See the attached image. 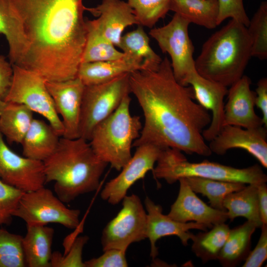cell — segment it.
<instances>
[{
	"label": "cell",
	"instance_id": "cell-17",
	"mask_svg": "<svg viewBox=\"0 0 267 267\" xmlns=\"http://www.w3.org/2000/svg\"><path fill=\"white\" fill-rule=\"evenodd\" d=\"M178 181L179 191L167 215L170 218L181 222H197L210 228L228 220L226 211L215 209L206 204L196 195L183 178Z\"/></svg>",
	"mask_w": 267,
	"mask_h": 267
},
{
	"label": "cell",
	"instance_id": "cell-1",
	"mask_svg": "<svg viewBox=\"0 0 267 267\" xmlns=\"http://www.w3.org/2000/svg\"><path fill=\"white\" fill-rule=\"evenodd\" d=\"M129 83L131 93L144 116L139 136L133 146L150 144L188 154H212L202 135L210 124L211 114L195 101L190 86H183L176 80L167 57L156 70L130 73Z\"/></svg>",
	"mask_w": 267,
	"mask_h": 267
},
{
	"label": "cell",
	"instance_id": "cell-34",
	"mask_svg": "<svg viewBox=\"0 0 267 267\" xmlns=\"http://www.w3.org/2000/svg\"><path fill=\"white\" fill-rule=\"evenodd\" d=\"M171 0H128L138 25L152 28L170 10Z\"/></svg>",
	"mask_w": 267,
	"mask_h": 267
},
{
	"label": "cell",
	"instance_id": "cell-40",
	"mask_svg": "<svg viewBox=\"0 0 267 267\" xmlns=\"http://www.w3.org/2000/svg\"><path fill=\"white\" fill-rule=\"evenodd\" d=\"M258 242L244 261L243 267H260L267 258V224H262Z\"/></svg>",
	"mask_w": 267,
	"mask_h": 267
},
{
	"label": "cell",
	"instance_id": "cell-36",
	"mask_svg": "<svg viewBox=\"0 0 267 267\" xmlns=\"http://www.w3.org/2000/svg\"><path fill=\"white\" fill-rule=\"evenodd\" d=\"M24 193L0 178V225L10 224L14 213Z\"/></svg>",
	"mask_w": 267,
	"mask_h": 267
},
{
	"label": "cell",
	"instance_id": "cell-10",
	"mask_svg": "<svg viewBox=\"0 0 267 267\" xmlns=\"http://www.w3.org/2000/svg\"><path fill=\"white\" fill-rule=\"evenodd\" d=\"M122 208L103 228L101 237L103 251L117 249L127 251L132 243L146 238L147 213L139 197L126 195Z\"/></svg>",
	"mask_w": 267,
	"mask_h": 267
},
{
	"label": "cell",
	"instance_id": "cell-2",
	"mask_svg": "<svg viewBox=\"0 0 267 267\" xmlns=\"http://www.w3.org/2000/svg\"><path fill=\"white\" fill-rule=\"evenodd\" d=\"M29 43L17 65L46 81L77 77L87 35L83 0H11ZM16 65V64H15Z\"/></svg>",
	"mask_w": 267,
	"mask_h": 267
},
{
	"label": "cell",
	"instance_id": "cell-6",
	"mask_svg": "<svg viewBox=\"0 0 267 267\" xmlns=\"http://www.w3.org/2000/svg\"><path fill=\"white\" fill-rule=\"evenodd\" d=\"M152 173L158 179L169 184L181 178L197 177L245 184L266 183L267 175L261 166L255 164L236 168L205 160L199 163L189 162L180 150L172 148L162 149Z\"/></svg>",
	"mask_w": 267,
	"mask_h": 267
},
{
	"label": "cell",
	"instance_id": "cell-38",
	"mask_svg": "<svg viewBox=\"0 0 267 267\" xmlns=\"http://www.w3.org/2000/svg\"><path fill=\"white\" fill-rule=\"evenodd\" d=\"M218 26L228 18L242 23L246 27L248 26L250 19L244 7L243 0H218Z\"/></svg>",
	"mask_w": 267,
	"mask_h": 267
},
{
	"label": "cell",
	"instance_id": "cell-37",
	"mask_svg": "<svg viewBox=\"0 0 267 267\" xmlns=\"http://www.w3.org/2000/svg\"><path fill=\"white\" fill-rule=\"evenodd\" d=\"M88 240L87 236L78 237L64 255L58 252L52 253L51 267H86L82 255L83 247Z\"/></svg>",
	"mask_w": 267,
	"mask_h": 267
},
{
	"label": "cell",
	"instance_id": "cell-18",
	"mask_svg": "<svg viewBox=\"0 0 267 267\" xmlns=\"http://www.w3.org/2000/svg\"><path fill=\"white\" fill-rule=\"evenodd\" d=\"M144 205L147 213L146 238L150 243V256L153 260L158 255L156 243L161 238L175 235L179 238L183 245L187 246L188 240H192L194 235L189 230H207L208 227L203 224L195 222H179L163 214L161 206L155 204L148 197L144 200Z\"/></svg>",
	"mask_w": 267,
	"mask_h": 267
},
{
	"label": "cell",
	"instance_id": "cell-12",
	"mask_svg": "<svg viewBox=\"0 0 267 267\" xmlns=\"http://www.w3.org/2000/svg\"><path fill=\"white\" fill-rule=\"evenodd\" d=\"M0 178L25 192L37 190L46 184L43 162L21 156L13 151L0 133Z\"/></svg>",
	"mask_w": 267,
	"mask_h": 267
},
{
	"label": "cell",
	"instance_id": "cell-41",
	"mask_svg": "<svg viewBox=\"0 0 267 267\" xmlns=\"http://www.w3.org/2000/svg\"><path fill=\"white\" fill-rule=\"evenodd\" d=\"M13 77L12 65L0 54V100H3L11 85Z\"/></svg>",
	"mask_w": 267,
	"mask_h": 267
},
{
	"label": "cell",
	"instance_id": "cell-23",
	"mask_svg": "<svg viewBox=\"0 0 267 267\" xmlns=\"http://www.w3.org/2000/svg\"><path fill=\"white\" fill-rule=\"evenodd\" d=\"M54 229L47 225H27L22 247L26 266L51 267Z\"/></svg>",
	"mask_w": 267,
	"mask_h": 267
},
{
	"label": "cell",
	"instance_id": "cell-42",
	"mask_svg": "<svg viewBox=\"0 0 267 267\" xmlns=\"http://www.w3.org/2000/svg\"><path fill=\"white\" fill-rule=\"evenodd\" d=\"M255 106L261 111L265 127H267V78L259 80L256 89Z\"/></svg>",
	"mask_w": 267,
	"mask_h": 267
},
{
	"label": "cell",
	"instance_id": "cell-5",
	"mask_svg": "<svg viewBox=\"0 0 267 267\" xmlns=\"http://www.w3.org/2000/svg\"><path fill=\"white\" fill-rule=\"evenodd\" d=\"M131 102L128 94L112 114L94 128L89 140L98 158L118 171L132 158L133 143L142 127L139 116L131 114Z\"/></svg>",
	"mask_w": 267,
	"mask_h": 267
},
{
	"label": "cell",
	"instance_id": "cell-29",
	"mask_svg": "<svg viewBox=\"0 0 267 267\" xmlns=\"http://www.w3.org/2000/svg\"><path fill=\"white\" fill-rule=\"evenodd\" d=\"M149 41L143 26L138 25L135 29L122 35L118 47L124 53L140 60L143 70H154L158 68L162 59L151 48Z\"/></svg>",
	"mask_w": 267,
	"mask_h": 267
},
{
	"label": "cell",
	"instance_id": "cell-27",
	"mask_svg": "<svg viewBox=\"0 0 267 267\" xmlns=\"http://www.w3.org/2000/svg\"><path fill=\"white\" fill-rule=\"evenodd\" d=\"M258 184H249L226 196L223 206L231 222L241 217L254 222L258 227H261L263 223L259 209Z\"/></svg>",
	"mask_w": 267,
	"mask_h": 267
},
{
	"label": "cell",
	"instance_id": "cell-39",
	"mask_svg": "<svg viewBox=\"0 0 267 267\" xmlns=\"http://www.w3.org/2000/svg\"><path fill=\"white\" fill-rule=\"evenodd\" d=\"M97 257L84 262L86 267H127L126 251L109 249Z\"/></svg>",
	"mask_w": 267,
	"mask_h": 267
},
{
	"label": "cell",
	"instance_id": "cell-28",
	"mask_svg": "<svg viewBox=\"0 0 267 267\" xmlns=\"http://www.w3.org/2000/svg\"><path fill=\"white\" fill-rule=\"evenodd\" d=\"M170 10L179 14L190 23L208 29L218 26V0H171Z\"/></svg>",
	"mask_w": 267,
	"mask_h": 267
},
{
	"label": "cell",
	"instance_id": "cell-30",
	"mask_svg": "<svg viewBox=\"0 0 267 267\" xmlns=\"http://www.w3.org/2000/svg\"><path fill=\"white\" fill-rule=\"evenodd\" d=\"M209 230L194 235L191 249L204 263L218 260L230 228L225 222L214 225Z\"/></svg>",
	"mask_w": 267,
	"mask_h": 267
},
{
	"label": "cell",
	"instance_id": "cell-14",
	"mask_svg": "<svg viewBox=\"0 0 267 267\" xmlns=\"http://www.w3.org/2000/svg\"><path fill=\"white\" fill-rule=\"evenodd\" d=\"M58 114L62 117V137H80L79 128L82 100L85 86L78 77L62 81H46Z\"/></svg>",
	"mask_w": 267,
	"mask_h": 267
},
{
	"label": "cell",
	"instance_id": "cell-16",
	"mask_svg": "<svg viewBox=\"0 0 267 267\" xmlns=\"http://www.w3.org/2000/svg\"><path fill=\"white\" fill-rule=\"evenodd\" d=\"M184 85L192 88L195 100L211 114L210 124L202 133L205 140L210 141L223 127V100L228 92L227 87L203 77L195 68L187 75Z\"/></svg>",
	"mask_w": 267,
	"mask_h": 267
},
{
	"label": "cell",
	"instance_id": "cell-33",
	"mask_svg": "<svg viewBox=\"0 0 267 267\" xmlns=\"http://www.w3.org/2000/svg\"><path fill=\"white\" fill-rule=\"evenodd\" d=\"M247 32L251 43V55L260 60L267 58V2L263 1L250 19Z\"/></svg>",
	"mask_w": 267,
	"mask_h": 267
},
{
	"label": "cell",
	"instance_id": "cell-35",
	"mask_svg": "<svg viewBox=\"0 0 267 267\" xmlns=\"http://www.w3.org/2000/svg\"><path fill=\"white\" fill-rule=\"evenodd\" d=\"M22 239L20 235L0 227V267L26 266Z\"/></svg>",
	"mask_w": 267,
	"mask_h": 267
},
{
	"label": "cell",
	"instance_id": "cell-3",
	"mask_svg": "<svg viewBox=\"0 0 267 267\" xmlns=\"http://www.w3.org/2000/svg\"><path fill=\"white\" fill-rule=\"evenodd\" d=\"M43 163L46 183L54 182V192L64 203L96 190L108 165L82 137H61L55 151Z\"/></svg>",
	"mask_w": 267,
	"mask_h": 267
},
{
	"label": "cell",
	"instance_id": "cell-21",
	"mask_svg": "<svg viewBox=\"0 0 267 267\" xmlns=\"http://www.w3.org/2000/svg\"><path fill=\"white\" fill-rule=\"evenodd\" d=\"M124 53L121 58L116 60L81 63L77 77L88 86L104 83L122 75L143 69L140 60Z\"/></svg>",
	"mask_w": 267,
	"mask_h": 267
},
{
	"label": "cell",
	"instance_id": "cell-22",
	"mask_svg": "<svg viewBox=\"0 0 267 267\" xmlns=\"http://www.w3.org/2000/svg\"><path fill=\"white\" fill-rule=\"evenodd\" d=\"M0 34L8 43L9 62L17 65L29 47L22 22L13 8L11 0H0Z\"/></svg>",
	"mask_w": 267,
	"mask_h": 267
},
{
	"label": "cell",
	"instance_id": "cell-24",
	"mask_svg": "<svg viewBox=\"0 0 267 267\" xmlns=\"http://www.w3.org/2000/svg\"><path fill=\"white\" fill-rule=\"evenodd\" d=\"M60 137L49 123L34 118L21 143L23 155L43 162L55 151Z\"/></svg>",
	"mask_w": 267,
	"mask_h": 267
},
{
	"label": "cell",
	"instance_id": "cell-43",
	"mask_svg": "<svg viewBox=\"0 0 267 267\" xmlns=\"http://www.w3.org/2000/svg\"><path fill=\"white\" fill-rule=\"evenodd\" d=\"M258 205L261 222L267 224V186L266 183L258 184Z\"/></svg>",
	"mask_w": 267,
	"mask_h": 267
},
{
	"label": "cell",
	"instance_id": "cell-25",
	"mask_svg": "<svg viewBox=\"0 0 267 267\" xmlns=\"http://www.w3.org/2000/svg\"><path fill=\"white\" fill-rule=\"evenodd\" d=\"M33 119V112L26 106L0 100V133L9 143L21 144Z\"/></svg>",
	"mask_w": 267,
	"mask_h": 267
},
{
	"label": "cell",
	"instance_id": "cell-4",
	"mask_svg": "<svg viewBox=\"0 0 267 267\" xmlns=\"http://www.w3.org/2000/svg\"><path fill=\"white\" fill-rule=\"evenodd\" d=\"M251 57L247 27L231 19L205 42L195 67L203 77L227 88L244 75Z\"/></svg>",
	"mask_w": 267,
	"mask_h": 267
},
{
	"label": "cell",
	"instance_id": "cell-7",
	"mask_svg": "<svg viewBox=\"0 0 267 267\" xmlns=\"http://www.w3.org/2000/svg\"><path fill=\"white\" fill-rule=\"evenodd\" d=\"M130 73L110 81L85 86L81 108L80 137L89 140L94 128L112 114L131 93Z\"/></svg>",
	"mask_w": 267,
	"mask_h": 267
},
{
	"label": "cell",
	"instance_id": "cell-20",
	"mask_svg": "<svg viewBox=\"0 0 267 267\" xmlns=\"http://www.w3.org/2000/svg\"><path fill=\"white\" fill-rule=\"evenodd\" d=\"M87 11L98 18L92 20L103 35L115 46H119L123 31L138 23L132 8L122 0H102L94 7Z\"/></svg>",
	"mask_w": 267,
	"mask_h": 267
},
{
	"label": "cell",
	"instance_id": "cell-31",
	"mask_svg": "<svg viewBox=\"0 0 267 267\" xmlns=\"http://www.w3.org/2000/svg\"><path fill=\"white\" fill-rule=\"evenodd\" d=\"M183 178L195 193H200L208 199L210 206L222 211H225L223 203L226 196L242 189L246 185V184L239 182L225 181L197 177Z\"/></svg>",
	"mask_w": 267,
	"mask_h": 267
},
{
	"label": "cell",
	"instance_id": "cell-32",
	"mask_svg": "<svg viewBox=\"0 0 267 267\" xmlns=\"http://www.w3.org/2000/svg\"><path fill=\"white\" fill-rule=\"evenodd\" d=\"M86 21L87 35L81 63L113 60L124 55L103 35L92 20Z\"/></svg>",
	"mask_w": 267,
	"mask_h": 267
},
{
	"label": "cell",
	"instance_id": "cell-19",
	"mask_svg": "<svg viewBox=\"0 0 267 267\" xmlns=\"http://www.w3.org/2000/svg\"><path fill=\"white\" fill-rule=\"evenodd\" d=\"M251 81L243 75L230 86L224 107L223 126L231 125L245 129L264 126L262 118L255 112V92L251 89Z\"/></svg>",
	"mask_w": 267,
	"mask_h": 267
},
{
	"label": "cell",
	"instance_id": "cell-26",
	"mask_svg": "<svg viewBox=\"0 0 267 267\" xmlns=\"http://www.w3.org/2000/svg\"><path fill=\"white\" fill-rule=\"evenodd\" d=\"M257 227L254 222L247 221L230 229L218 259L222 266L234 267L245 260L251 251L252 236Z\"/></svg>",
	"mask_w": 267,
	"mask_h": 267
},
{
	"label": "cell",
	"instance_id": "cell-13",
	"mask_svg": "<svg viewBox=\"0 0 267 267\" xmlns=\"http://www.w3.org/2000/svg\"><path fill=\"white\" fill-rule=\"evenodd\" d=\"M132 158L121 170V173L108 181L100 193L102 199L111 205L120 203L128 190L137 180L153 171L162 149L150 144L136 147Z\"/></svg>",
	"mask_w": 267,
	"mask_h": 267
},
{
	"label": "cell",
	"instance_id": "cell-15",
	"mask_svg": "<svg viewBox=\"0 0 267 267\" xmlns=\"http://www.w3.org/2000/svg\"><path fill=\"white\" fill-rule=\"evenodd\" d=\"M208 146L212 153L220 155L232 148L244 149L267 168V130L264 126L245 129L225 125Z\"/></svg>",
	"mask_w": 267,
	"mask_h": 267
},
{
	"label": "cell",
	"instance_id": "cell-8",
	"mask_svg": "<svg viewBox=\"0 0 267 267\" xmlns=\"http://www.w3.org/2000/svg\"><path fill=\"white\" fill-rule=\"evenodd\" d=\"M13 77L4 100L22 104L33 112L45 118L62 137L64 127L46 86L45 80L38 73L13 64Z\"/></svg>",
	"mask_w": 267,
	"mask_h": 267
},
{
	"label": "cell",
	"instance_id": "cell-9",
	"mask_svg": "<svg viewBox=\"0 0 267 267\" xmlns=\"http://www.w3.org/2000/svg\"><path fill=\"white\" fill-rule=\"evenodd\" d=\"M80 211L67 208L52 191L44 186L25 192L13 216L24 221L26 225L56 223L70 229L78 227Z\"/></svg>",
	"mask_w": 267,
	"mask_h": 267
},
{
	"label": "cell",
	"instance_id": "cell-11",
	"mask_svg": "<svg viewBox=\"0 0 267 267\" xmlns=\"http://www.w3.org/2000/svg\"><path fill=\"white\" fill-rule=\"evenodd\" d=\"M189 24L181 15L175 13L168 24L152 28L149 32L162 51L169 54L174 76L179 84L184 86L187 75L195 68L193 56L194 46L188 35Z\"/></svg>",
	"mask_w": 267,
	"mask_h": 267
}]
</instances>
